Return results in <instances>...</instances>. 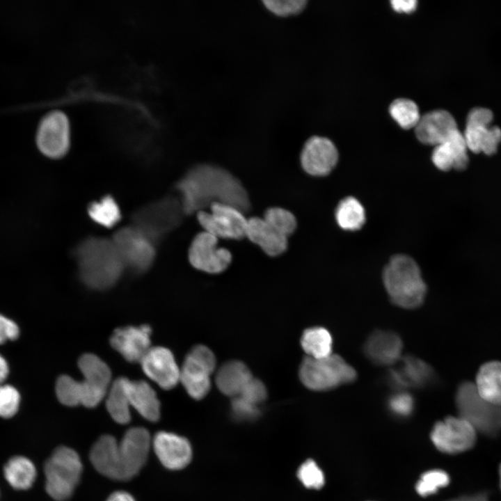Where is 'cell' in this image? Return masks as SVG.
<instances>
[{
    "instance_id": "7dc6e473",
    "label": "cell",
    "mask_w": 501,
    "mask_h": 501,
    "mask_svg": "<svg viewBox=\"0 0 501 501\" xmlns=\"http://www.w3.org/2000/svg\"><path fill=\"white\" fill-rule=\"evenodd\" d=\"M106 501H135V500L129 493L118 491L111 494Z\"/></svg>"
},
{
    "instance_id": "8992f818",
    "label": "cell",
    "mask_w": 501,
    "mask_h": 501,
    "mask_svg": "<svg viewBox=\"0 0 501 501\" xmlns=\"http://www.w3.org/2000/svg\"><path fill=\"white\" fill-rule=\"evenodd\" d=\"M184 214L179 198L164 197L136 210L132 216V225L157 244L179 225Z\"/></svg>"
},
{
    "instance_id": "4316f807",
    "label": "cell",
    "mask_w": 501,
    "mask_h": 501,
    "mask_svg": "<svg viewBox=\"0 0 501 501\" xmlns=\"http://www.w3.org/2000/svg\"><path fill=\"white\" fill-rule=\"evenodd\" d=\"M474 384L484 399L501 406V362L491 361L482 365Z\"/></svg>"
},
{
    "instance_id": "f546056e",
    "label": "cell",
    "mask_w": 501,
    "mask_h": 501,
    "mask_svg": "<svg viewBox=\"0 0 501 501\" xmlns=\"http://www.w3.org/2000/svg\"><path fill=\"white\" fill-rule=\"evenodd\" d=\"M126 380L125 377L116 379L106 395V406L109 413L116 422L122 424L128 423L131 419Z\"/></svg>"
},
{
    "instance_id": "836d02e7",
    "label": "cell",
    "mask_w": 501,
    "mask_h": 501,
    "mask_svg": "<svg viewBox=\"0 0 501 501\" xmlns=\"http://www.w3.org/2000/svg\"><path fill=\"white\" fill-rule=\"evenodd\" d=\"M390 113L399 125L406 129L415 127L421 118L417 104L403 98L395 100L390 104Z\"/></svg>"
},
{
    "instance_id": "ab89813d",
    "label": "cell",
    "mask_w": 501,
    "mask_h": 501,
    "mask_svg": "<svg viewBox=\"0 0 501 501\" xmlns=\"http://www.w3.org/2000/svg\"><path fill=\"white\" fill-rule=\"evenodd\" d=\"M20 395L16 388L10 385H0V416L13 417L19 408Z\"/></svg>"
},
{
    "instance_id": "30bf717a",
    "label": "cell",
    "mask_w": 501,
    "mask_h": 501,
    "mask_svg": "<svg viewBox=\"0 0 501 501\" xmlns=\"http://www.w3.org/2000/svg\"><path fill=\"white\" fill-rule=\"evenodd\" d=\"M216 366V357L207 347L199 344L189 351L180 368V381L190 397L198 400L208 394Z\"/></svg>"
},
{
    "instance_id": "d590c367",
    "label": "cell",
    "mask_w": 501,
    "mask_h": 501,
    "mask_svg": "<svg viewBox=\"0 0 501 501\" xmlns=\"http://www.w3.org/2000/svg\"><path fill=\"white\" fill-rule=\"evenodd\" d=\"M56 393L59 401L65 406L81 405L82 392L80 382L70 376L62 375L57 379Z\"/></svg>"
},
{
    "instance_id": "f6af8a7d",
    "label": "cell",
    "mask_w": 501,
    "mask_h": 501,
    "mask_svg": "<svg viewBox=\"0 0 501 501\" xmlns=\"http://www.w3.org/2000/svg\"><path fill=\"white\" fill-rule=\"evenodd\" d=\"M390 3L395 11L406 13L414 11L418 3L415 0H393Z\"/></svg>"
},
{
    "instance_id": "4fadbf2b",
    "label": "cell",
    "mask_w": 501,
    "mask_h": 501,
    "mask_svg": "<svg viewBox=\"0 0 501 501\" xmlns=\"http://www.w3.org/2000/svg\"><path fill=\"white\" fill-rule=\"evenodd\" d=\"M477 431L459 416H449L437 422L431 432V440L440 452L454 454L472 448L477 440Z\"/></svg>"
},
{
    "instance_id": "83f0119b",
    "label": "cell",
    "mask_w": 501,
    "mask_h": 501,
    "mask_svg": "<svg viewBox=\"0 0 501 501\" xmlns=\"http://www.w3.org/2000/svg\"><path fill=\"white\" fill-rule=\"evenodd\" d=\"M78 366L84 380L99 390L108 392L111 372L106 363L95 354L86 353L79 358Z\"/></svg>"
},
{
    "instance_id": "60d3db41",
    "label": "cell",
    "mask_w": 501,
    "mask_h": 501,
    "mask_svg": "<svg viewBox=\"0 0 501 501\" xmlns=\"http://www.w3.org/2000/svg\"><path fill=\"white\" fill-rule=\"evenodd\" d=\"M262 2L267 8L279 16L297 14L307 3L305 0H264Z\"/></svg>"
},
{
    "instance_id": "7bdbcfd3",
    "label": "cell",
    "mask_w": 501,
    "mask_h": 501,
    "mask_svg": "<svg viewBox=\"0 0 501 501\" xmlns=\"http://www.w3.org/2000/svg\"><path fill=\"white\" fill-rule=\"evenodd\" d=\"M232 408L234 414L239 418L250 419L255 418L258 413L257 406L244 401L239 397L233 398Z\"/></svg>"
},
{
    "instance_id": "8d00e7d4",
    "label": "cell",
    "mask_w": 501,
    "mask_h": 501,
    "mask_svg": "<svg viewBox=\"0 0 501 501\" xmlns=\"http://www.w3.org/2000/svg\"><path fill=\"white\" fill-rule=\"evenodd\" d=\"M450 476L444 470L434 469L424 472L415 485L417 493L426 497L436 493L440 488L447 486Z\"/></svg>"
},
{
    "instance_id": "52a82bcc",
    "label": "cell",
    "mask_w": 501,
    "mask_h": 501,
    "mask_svg": "<svg viewBox=\"0 0 501 501\" xmlns=\"http://www.w3.org/2000/svg\"><path fill=\"white\" fill-rule=\"evenodd\" d=\"M455 401L459 416L469 422L477 432L491 438L500 434L501 406L484 399L473 383H462L457 389Z\"/></svg>"
},
{
    "instance_id": "5b68a950",
    "label": "cell",
    "mask_w": 501,
    "mask_h": 501,
    "mask_svg": "<svg viewBox=\"0 0 501 501\" xmlns=\"http://www.w3.org/2000/svg\"><path fill=\"white\" fill-rule=\"evenodd\" d=\"M299 379L308 389L327 391L353 382L357 373L341 356L336 354L323 358L305 356L299 370Z\"/></svg>"
},
{
    "instance_id": "b9f144b4",
    "label": "cell",
    "mask_w": 501,
    "mask_h": 501,
    "mask_svg": "<svg viewBox=\"0 0 501 501\" xmlns=\"http://www.w3.org/2000/svg\"><path fill=\"white\" fill-rule=\"evenodd\" d=\"M267 395V392L265 385L259 379L253 378L237 397L254 406H258L259 404L265 400Z\"/></svg>"
},
{
    "instance_id": "cb8c5ba5",
    "label": "cell",
    "mask_w": 501,
    "mask_h": 501,
    "mask_svg": "<svg viewBox=\"0 0 501 501\" xmlns=\"http://www.w3.org/2000/svg\"><path fill=\"white\" fill-rule=\"evenodd\" d=\"M245 237L271 257L283 254L288 246L287 237L278 232L263 218L257 216L248 218Z\"/></svg>"
},
{
    "instance_id": "681fc988",
    "label": "cell",
    "mask_w": 501,
    "mask_h": 501,
    "mask_svg": "<svg viewBox=\"0 0 501 501\" xmlns=\"http://www.w3.org/2000/svg\"><path fill=\"white\" fill-rule=\"evenodd\" d=\"M498 474H499V480H500V488L501 490V463L499 466Z\"/></svg>"
},
{
    "instance_id": "7a4b0ae2",
    "label": "cell",
    "mask_w": 501,
    "mask_h": 501,
    "mask_svg": "<svg viewBox=\"0 0 501 501\" xmlns=\"http://www.w3.org/2000/svg\"><path fill=\"white\" fill-rule=\"evenodd\" d=\"M152 440L148 431L132 427L120 442L111 435L102 436L93 445L90 459L103 475L128 480L138 473L146 462Z\"/></svg>"
},
{
    "instance_id": "ffe728a7",
    "label": "cell",
    "mask_w": 501,
    "mask_h": 501,
    "mask_svg": "<svg viewBox=\"0 0 501 501\" xmlns=\"http://www.w3.org/2000/svg\"><path fill=\"white\" fill-rule=\"evenodd\" d=\"M151 328L146 324L116 328L110 338L111 347L132 363L140 362L151 347Z\"/></svg>"
},
{
    "instance_id": "7c38bea8",
    "label": "cell",
    "mask_w": 501,
    "mask_h": 501,
    "mask_svg": "<svg viewBox=\"0 0 501 501\" xmlns=\"http://www.w3.org/2000/svg\"><path fill=\"white\" fill-rule=\"evenodd\" d=\"M197 218L204 231L218 239L239 240L246 236L248 218L234 207L214 202L210 205V212L199 211Z\"/></svg>"
},
{
    "instance_id": "9a60e30c",
    "label": "cell",
    "mask_w": 501,
    "mask_h": 501,
    "mask_svg": "<svg viewBox=\"0 0 501 501\" xmlns=\"http://www.w3.org/2000/svg\"><path fill=\"white\" fill-rule=\"evenodd\" d=\"M218 239L205 231L195 236L188 253L189 261L195 269L216 274L228 267L232 262V254L227 248L217 246Z\"/></svg>"
},
{
    "instance_id": "4dcf8cb0",
    "label": "cell",
    "mask_w": 501,
    "mask_h": 501,
    "mask_svg": "<svg viewBox=\"0 0 501 501\" xmlns=\"http://www.w3.org/2000/svg\"><path fill=\"white\" fill-rule=\"evenodd\" d=\"M7 482L15 489L25 490L33 484L36 470L33 463L27 458L17 456L11 458L3 469Z\"/></svg>"
},
{
    "instance_id": "f35d334b",
    "label": "cell",
    "mask_w": 501,
    "mask_h": 501,
    "mask_svg": "<svg viewBox=\"0 0 501 501\" xmlns=\"http://www.w3.org/2000/svg\"><path fill=\"white\" fill-rule=\"evenodd\" d=\"M297 476L308 488L319 489L324 484V475L317 464L312 459L305 461L299 468Z\"/></svg>"
},
{
    "instance_id": "d6a6232c",
    "label": "cell",
    "mask_w": 501,
    "mask_h": 501,
    "mask_svg": "<svg viewBox=\"0 0 501 501\" xmlns=\"http://www.w3.org/2000/svg\"><path fill=\"white\" fill-rule=\"evenodd\" d=\"M88 213L94 223L106 228L116 226L122 217L120 207L111 196H104L100 200L92 202Z\"/></svg>"
},
{
    "instance_id": "f1b7e54d",
    "label": "cell",
    "mask_w": 501,
    "mask_h": 501,
    "mask_svg": "<svg viewBox=\"0 0 501 501\" xmlns=\"http://www.w3.org/2000/svg\"><path fill=\"white\" fill-rule=\"evenodd\" d=\"M301 345L308 357L323 358L333 354V337L328 330L321 326L305 329L301 337Z\"/></svg>"
},
{
    "instance_id": "2e32d148",
    "label": "cell",
    "mask_w": 501,
    "mask_h": 501,
    "mask_svg": "<svg viewBox=\"0 0 501 501\" xmlns=\"http://www.w3.org/2000/svg\"><path fill=\"white\" fill-rule=\"evenodd\" d=\"M139 363L145 374L164 390H170L180 382V368L166 347H150Z\"/></svg>"
},
{
    "instance_id": "7402d4cb",
    "label": "cell",
    "mask_w": 501,
    "mask_h": 501,
    "mask_svg": "<svg viewBox=\"0 0 501 501\" xmlns=\"http://www.w3.org/2000/svg\"><path fill=\"white\" fill-rule=\"evenodd\" d=\"M459 129L454 117L447 111L436 110L420 118L415 127L418 139L422 143L436 146Z\"/></svg>"
},
{
    "instance_id": "1f68e13d",
    "label": "cell",
    "mask_w": 501,
    "mask_h": 501,
    "mask_svg": "<svg viewBox=\"0 0 501 501\" xmlns=\"http://www.w3.org/2000/svg\"><path fill=\"white\" fill-rule=\"evenodd\" d=\"M339 226L345 230H357L365 222V212L360 202L353 197L342 200L335 210Z\"/></svg>"
},
{
    "instance_id": "d4e9b609",
    "label": "cell",
    "mask_w": 501,
    "mask_h": 501,
    "mask_svg": "<svg viewBox=\"0 0 501 501\" xmlns=\"http://www.w3.org/2000/svg\"><path fill=\"white\" fill-rule=\"evenodd\" d=\"M126 391L130 406L145 419L156 422L160 417V403L154 389L144 381L127 378Z\"/></svg>"
},
{
    "instance_id": "44dd1931",
    "label": "cell",
    "mask_w": 501,
    "mask_h": 501,
    "mask_svg": "<svg viewBox=\"0 0 501 501\" xmlns=\"http://www.w3.org/2000/svg\"><path fill=\"white\" fill-rule=\"evenodd\" d=\"M403 342L400 336L390 331L376 330L363 345V353L375 365L391 366L401 358Z\"/></svg>"
},
{
    "instance_id": "9c48e42d",
    "label": "cell",
    "mask_w": 501,
    "mask_h": 501,
    "mask_svg": "<svg viewBox=\"0 0 501 501\" xmlns=\"http://www.w3.org/2000/svg\"><path fill=\"white\" fill-rule=\"evenodd\" d=\"M125 270L141 274L152 267L156 258V244L141 231L129 225L118 230L111 238Z\"/></svg>"
},
{
    "instance_id": "ee69618b",
    "label": "cell",
    "mask_w": 501,
    "mask_h": 501,
    "mask_svg": "<svg viewBox=\"0 0 501 501\" xmlns=\"http://www.w3.org/2000/svg\"><path fill=\"white\" fill-rule=\"evenodd\" d=\"M19 333L17 325L11 319L0 315V344L7 340H14Z\"/></svg>"
},
{
    "instance_id": "484cf974",
    "label": "cell",
    "mask_w": 501,
    "mask_h": 501,
    "mask_svg": "<svg viewBox=\"0 0 501 501\" xmlns=\"http://www.w3.org/2000/svg\"><path fill=\"white\" fill-rule=\"evenodd\" d=\"M253 378L251 372L244 363L231 360L218 369L215 383L223 394L234 398L241 393Z\"/></svg>"
},
{
    "instance_id": "6da1fadb",
    "label": "cell",
    "mask_w": 501,
    "mask_h": 501,
    "mask_svg": "<svg viewBox=\"0 0 501 501\" xmlns=\"http://www.w3.org/2000/svg\"><path fill=\"white\" fill-rule=\"evenodd\" d=\"M185 214L198 212L214 202L243 213L250 207L248 195L239 180L226 170L211 164L190 168L175 184Z\"/></svg>"
},
{
    "instance_id": "ac0fdd59",
    "label": "cell",
    "mask_w": 501,
    "mask_h": 501,
    "mask_svg": "<svg viewBox=\"0 0 501 501\" xmlns=\"http://www.w3.org/2000/svg\"><path fill=\"white\" fill-rule=\"evenodd\" d=\"M399 362V365L390 368L387 375L388 382L395 390L424 388L434 380L433 369L423 360L413 356H406Z\"/></svg>"
},
{
    "instance_id": "5bb4252c",
    "label": "cell",
    "mask_w": 501,
    "mask_h": 501,
    "mask_svg": "<svg viewBox=\"0 0 501 501\" xmlns=\"http://www.w3.org/2000/svg\"><path fill=\"white\" fill-rule=\"evenodd\" d=\"M493 113L491 110L477 107L470 111L464 134L467 148L474 153L494 154L501 142V129L491 126Z\"/></svg>"
},
{
    "instance_id": "bcb514c9",
    "label": "cell",
    "mask_w": 501,
    "mask_h": 501,
    "mask_svg": "<svg viewBox=\"0 0 501 501\" xmlns=\"http://www.w3.org/2000/svg\"><path fill=\"white\" fill-rule=\"evenodd\" d=\"M448 501H489V496L487 492H479L473 495H462Z\"/></svg>"
},
{
    "instance_id": "3957f363",
    "label": "cell",
    "mask_w": 501,
    "mask_h": 501,
    "mask_svg": "<svg viewBox=\"0 0 501 501\" xmlns=\"http://www.w3.org/2000/svg\"><path fill=\"white\" fill-rule=\"evenodd\" d=\"M81 281L88 288L105 290L117 283L125 271L112 239L90 236L72 250Z\"/></svg>"
},
{
    "instance_id": "c3c4849f",
    "label": "cell",
    "mask_w": 501,
    "mask_h": 501,
    "mask_svg": "<svg viewBox=\"0 0 501 501\" xmlns=\"http://www.w3.org/2000/svg\"><path fill=\"white\" fill-rule=\"evenodd\" d=\"M8 371V365L6 359L0 355V383L6 379Z\"/></svg>"
},
{
    "instance_id": "e0dca14e",
    "label": "cell",
    "mask_w": 501,
    "mask_h": 501,
    "mask_svg": "<svg viewBox=\"0 0 501 501\" xmlns=\"http://www.w3.org/2000/svg\"><path fill=\"white\" fill-rule=\"evenodd\" d=\"M300 160L305 172L321 177L328 175L334 168L338 160V152L330 139L314 136L305 143Z\"/></svg>"
},
{
    "instance_id": "d6986e66",
    "label": "cell",
    "mask_w": 501,
    "mask_h": 501,
    "mask_svg": "<svg viewBox=\"0 0 501 501\" xmlns=\"http://www.w3.org/2000/svg\"><path fill=\"white\" fill-rule=\"evenodd\" d=\"M153 450L160 462L166 468L180 470L191 461L192 450L184 437L166 431L157 432L152 440Z\"/></svg>"
},
{
    "instance_id": "e575fe53",
    "label": "cell",
    "mask_w": 501,
    "mask_h": 501,
    "mask_svg": "<svg viewBox=\"0 0 501 501\" xmlns=\"http://www.w3.org/2000/svg\"><path fill=\"white\" fill-rule=\"evenodd\" d=\"M263 218L275 230L284 236L294 233L297 222L295 216L289 211L278 207L268 208Z\"/></svg>"
},
{
    "instance_id": "603a6c76",
    "label": "cell",
    "mask_w": 501,
    "mask_h": 501,
    "mask_svg": "<svg viewBox=\"0 0 501 501\" xmlns=\"http://www.w3.org/2000/svg\"><path fill=\"white\" fill-rule=\"evenodd\" d=\"M468 148L463 134L457 129L443 143L435 146L431 159L443 171L463 170L468 164Z\"/></svg>"
},
{
    "instance_id": "8fae6325",
    "label": "cell",
    "mask_w": 501,
    "mask_h": 501,
    "mask_svg": "<svg viewBox=\"0 0 501 501\" xmlns=\"http://www.w3.org/2000/svg\"><path fill=\"white\" fill-rule=\"evenodd\" d=\"M35 141L44 156L53 159L65 156L71 143L70 123L66 113L61 110L47 113L39 123Z\"/></svg>"
},
{
    "instance_id": "277c9868",
    "label": "cell",
    "mask_w": 501,
    "mask_h": 501,
    "mask_svg": "<svg viewBox=\"0 0 501 501\" xmlns=\"http://www.w3.org/2000/svg\"><path fill=\"white\" fill-rule=\"evenodd\" d=\"M383 280L391 301L397 306L414 309L423 303L427 286L418 265L409 256L392 257L384 269Z\"/></svg>"
},
{
    "instance_id": "74e56055",
    "label": "cell",
    "mask_w": 501,
    "mask_h": 501,
    "mask_svg": "<svg viewBox=\"0 0 501 501\" xmlns=\"http://www.w3.org/2000/svg\"><path fill=\"white\" fill-rule=\"evenodd\" d=\"M388 407L391 413L399 417L410 415L415 406L412 395L406 390H395L388 397Z\"/></svg>"
},
{
    "instance_id": "ba28073f",
    "label": "cell",
    "mask_w": 501,
    "mask_h": 501,
    "mask_svg": "<svg viewBox=\"0 0 501 501\" xmlns=\"http://www.w3.org/2000/svg\"><path fill=\"white\" fill-rule=\"evenodd\" d=\"M47 493L57 501H65L73 493L78 484L82 463L72 449L61 446L56 448L44 467Z\"/></svg>"
}]
</instances>
